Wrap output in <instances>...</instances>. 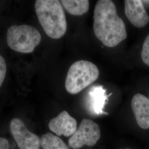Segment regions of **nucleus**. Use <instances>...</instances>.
Returning <instances> with one entry per match:
<instances>
[{
    "mask_svg": "<svg viewBox=\"0 0 149 149\" xmlns=\"http://www.w3.org/2000/svg\"><path fill=\"white\" fill-rule=\"evenodd\" d=\"M93 31L105 46H117L127 37L124 22L118 15L116 7L111 0L98 1L93 15Z\"/></svg>",
    "mask_w": 149,
    "mask_h": 149,
    "instance_id": "f257e3e1",
    "label": "nucleus"
},
{
    "mask_svg": "<svg viewBox=\"0 0 149 149\" xmlns=\"http://www.w3.org/2000/svg\"><path fill=\"white\" fill-rule=\"evenodd\" d=\"M35 9L39 23L49 37L58 39L64 36L67 30V22L59 1L37 0Z\"/></svg>",
    "mask_w": 149,
    "mask_h": 149,
    "instance_id": "f03ea898",
    "label": "nucleus"
},
{
    "mask_svg": "<svg viewBox=\"0 0 149 149\" xmlns=\"http://www.w3.org/2000/svg\"><path fill=\"white\" fill-rule=\"evenodd\" d=\"M100 71L95 64L87 60H79L72 64L65 80V88L71 94L79 93L98 79Z\"/></svg>",
    "mask_w": 149,
    "mask_h": 149,
    "instance_id": "7ed1b4c3",
    "label": "nucleus"
},
{
    "mask_svg": "<svg viewBox=\"0 0 149 149\" xmlns=\"http://www.w3.org/2000/svg\"><path fill=\"white\" fill-rule=\"evenodd\" d=\"M42 40L40 33L30 25H13L8 29L7 44L12 50L22 53H32Z\"/></svg>",
    "mask_w": 149,
    "mask_h": 149,
    "instance_id": "20e7f679",
    "label": "nucleus"
},
{
    "mask_svg": "<svg viewBox=\"0 0 149 149\" xmlns=\"http://www.w3.org/2000/svg\"><path fill=\"white\" fill-rule=\"evenodd\" d=\"M101 137V129L98 124L88 119H84L80 126L69 140L70 146L74 149L85 145H95Z\"/></svg>",
    "mask_w": 149,
    "mask_h": 149,
    "instance_id": "39448f33",
    "label": "nucleus"
},
{
    "mask_svg": "<svg viewBox=\"0 0 149 149\" xmlns=\"http://www.w3.org/2000/svg\"><path fill=\"white\" fill-rule=\"evenodd\" d=\"M11 134L19 149H39L40 139L27 129L19 118H13L10 123Z\"/></svg>",
    "mask_w": 149,
    "mask_h": 149,
    "instance_id": "423d86ee",
    "label": "nucleus"
},
{
    "mask_svg": "<svg viewBox=\"0 0 149 149\" xmlns=\"http://www.w3.org/2000/svg\"><path fill=\"white\" fill-rule=\"evenodd\" d=\"M109 95H107L106 90L103 86H92L86 97V106L88 112L94 116L107 114L103 109Z\"/></svg>",
    "mask_w": 149,
    "mask_h": 149,
    "instance_id": "0eeeda50",
    "label": "nucleus"
},
{
    "mask_svg": "<svg viewBox=\"0 0 149 149\" xmlns=\"http://www.w3.org/2000/svg\"><path fill=\"white\" fill-rule=\"evenodd\" d=\"M125 13L129 21L134 27L143 28L149 22V16L144 7L143 1L125 0Z\"/></svg>",
    "mask_w": 149,
    "mask_h": 149,
    "instance_id": "6e6552de",
    "label": "nucleus"
},
{
    "mask_svg": "<svg viewBox=\"0 0 149 149\" xmlns=\"http://www.w3.org/2000/svg\"><path fill=\"white\" fill-rule=\"evenodd\" d=\"M49 128L58 136L68 137L72 136L76 131L77 121L68 112L64 111L49 122Z\"/></svg>",
    "mask_w": 149,
    "mask_h": 149,
    "instance_id": "1a4fd4ad",
    "label": "nucleus"
},
{
    "mask_svg": "<svg viewBox=\"0 0 149 149\" xmlns=\"http://www.w3.org/2000/svg\"><path fill=\"white\" fill-rule=\"evenodd\" d=\"M131 105L139 126L143 129H149V98L142 94H136Z\"/></svg>",
    "mask_w": 149,
    "mask_h": 149,
    "instance_id": "9d476101",
    "label": "nucleus"
},
{
    "mask_svg": "<svg viewBox=\"0 0 149 149\" xmlns=\"http://www.w3.org/2000/svg\"><path fill=\"white\" fill-rule=\"evenodd\" d=\"M61 2L65 9L74 16H82L89 10L88 0H62Z\"/></svg>",
    "mask_w": 149,
    "mask_h": 149,
    "instance_id": "9b49d317",
    "label": "nucleus"
},
{
    "mask_svg": "<svg viewBox=\"0 0 149 149\" xmlns=\"http://www.w3.org/2000/svg\"><path fill=\"white\" fill-rule=\"evenodd\" d=\"M40 145L43 149H69L61 139L50 133L42 136Z\"/></svg>",
    "mask_w": 149,
    "mask_h": 149,
    "instance_id": "f8f14e48",
    "label": "nucleus"
},
{
    "mask_svg": "<svg viewBox=\"0 0 149 149\" xmlns=\"http://www.w3.org/2000/svg\"><path fill=\"white\" fill-rule=\"evenodd\" d=\"M141 57L144 63L149 66V34L145 39L141 50Z\"/></svg>",
    "mask_w": 149,
    "mask_h": 149,
    "instance_id": "ddd939ff",
    "label": "nucleus"
},
{
    "mask_svg": "<svg viewBox=\"0 0 149 149\" xmlns=\"http://www.w3.org/2000/svg\"><path fill=\"white\" fill-rule=\"evenodd\" d=\"M7 67L5 59L0 55V87L5 78Z\"/></svg>",
    "mask_w": 149,
    "mask_h": 149,
    "instance_id": "4468645a",
    "label": "nucleus"
},
{
    "mask_svg": "<svg viewBox=\"0 0 149 149\" xmlns=\"http://www.w3.org/2000/svg\"><path fill=\"white\" fill-rule=\"evenodd\" d=\"M0 149H10L8 140L3 138H0Z\"/></svg>",
    "mask_w": 149,
    "mask_h": 149,
    "instance_id": "2eb2a0df",
    "label": "nucleus"
},
{
    "mask_svg": "<svg viewBox=\"0 0 149 149\" xmlns=\"http://www.w3.org/2000/svg\"></svg>",
    "mask_w": 149,
    "mask_h": 149,
    "instance_id": "dca6fc26",
    "label": "nucleus"
}]
</instances>
